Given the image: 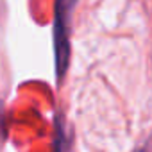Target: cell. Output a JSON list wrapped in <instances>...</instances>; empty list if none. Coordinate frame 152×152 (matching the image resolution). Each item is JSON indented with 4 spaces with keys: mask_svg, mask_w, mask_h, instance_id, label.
I'll use <instances>...</instances> for the list:
<instances>
[{
    "mask_svg": "<svg viewBox=\"0 0 152 152\" xmlns=\"http://www.w3.org/2000/svg\"><path fill=\"white\" fill-rule=\"evenodd\" d=\"M2 122H4V104L0 102V129H2Z\"/></svg>",
    "mask_w": 152,
    "mask_h": 152,
    "instance_id": "7a4b0ae2",
    "label": "cell"
},
{
    "mask_svg": "<svg viewBox=\"0 0 152 152\" xmlns=\"http://www.w3.org/2000/svg\"><path fill=\"white\" fill-rule=\"evenodd\" d=\"M138 152H147V150H145V148H143V150H138Z\"/></svg>",
    "mask_w": 152,
    "mask_h": 152,
    "instance_id": "3957f363",
    "label": "cell"
},
{
    "mask_svg": "<svg viewBox=\"0 0 152 152\" xmlns=\"http://www.w3.org/2000/svg\"><path fill=\"white\" fill-rule=\"evenodd\" d=\"M73 4L57 2L54 16V52H56V73L61 79L68 70L70 61V9Z\"/></svg>",
    "mask_w": 152,
    "mask_h": 152,
    "instance_id": "6da1fadb",
    "label": "cell"
}]
</instances>
